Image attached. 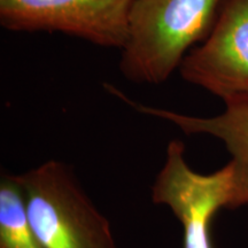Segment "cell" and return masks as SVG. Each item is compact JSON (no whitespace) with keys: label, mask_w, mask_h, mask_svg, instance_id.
<instances>
[{"label":"cell","mask_w":248,"mask_h":248,"mask_svg":"<svg viewBox=\"0 0 248 248\" xmlns=\"http://www.w3.org/2000/svg\"><path fill=\"white\" fill-rule=\"evenodd\" d=\"M109 93L139 113L172 123L186 135H208L219 139L231 155L233 190L230 209L248 206V101L225 104L222 114L200 117L146 106L128 98L115 86H110Z\"/></svg>","instance_id":"8992f818"},{"label":"cell","mask_w":248,"mask_h":248,"mask_svg":"<svg viewBox=\"0 0 248 248\" xmlns=\"http://www.w3.org/2000/svg\"><path fill=\"white\" fill-rule=\"evenodd\" d=\"M27 214L44 248H117L107 217L99 212L66 163L49 160L14 175Z\"/></svg>","instance_id":"7a4b0ae2"},{"label":"cell","mask_w":248,"mask_h":248,"mask_svg":"<svg viewBox=\"0 0 248 248\" xmlns=\"http://www.w3.org/2000/svg\"><path fill=\"white\" fill-rule=\"evenodd\" d=\"M178 73L224 104L248 101V0H225L212 32Z\"/></svg>","instance_id":"5b68a950"},{"label":"cell","mask_w":248,"mask_h":248,"mask_svg":"<svg viewBox=\"0 0 248 248\" xmlns=\"http://www.w3.org/2000/svg\"><path fill=\"white\" fill-rule=\"evenodd\" d=\"M135 1L0 0V26L12 32H58L121 49Z\"/></svg>","instance_id":"3957f363"},{"label":"cell","mask_w":248,"mask_h":248,"mask_svg":"<svg viewBox=\"0 0 248 248\" xmlns=\"http://www.w3.org/2000/svg\"><path fill=\"white\" fill-rule=\"evenodd\" d=\"M0 248H44L30 225L22 188L9 173L0 181Z\"/></svg>","instance_id":"52a82bcc"},{"label":"cell","mask_w":248,"mask_h":248,"mask_svg":"<svg viewBox=\"0 0 248 248\" xmlns=\"http://www.w3.org/2000/svg\"><path fill=\"white\" fill-rule=\"evenodd\" d=\"M185 145L172 139L166 162L152 186V200L169 207L183 225L184 248H214L210 234L214 216L230 209L233 173L229 162L208 175L194 171L186 163Z\"/></svg>","instance_id":"277c9868"},{"label":"cell","mask_w":248,"mask_h":248,"mask_svg":"<svg viewBox=\"0 0 248 248\" xmlns=\"http://www.w3.org/2000/svg\"><path fill=\"white\" fill-rule=\"evenodd\" d=\"M225 0H136L119 68L136 84L160 85L206 40Z\"/></svg>","instance_id":"6da1fadb"}]
</instances>
